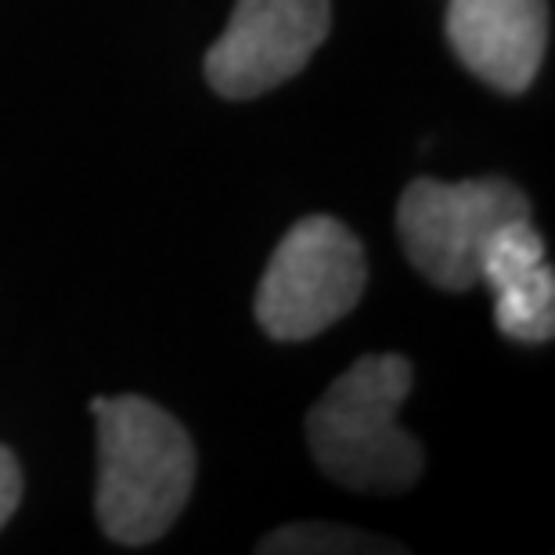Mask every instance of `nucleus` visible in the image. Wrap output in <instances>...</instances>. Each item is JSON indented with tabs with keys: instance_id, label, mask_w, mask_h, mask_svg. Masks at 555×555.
<instances>
[{
	"instance_id": "f257e3e1",
	"label": "nucleus",
	"mask_w": 555,
	"mask_h": 555,
	"mask_svg": "<svg viewBox=\"0 0 555 555\" xmlns=\"http://www.w3.org/2000/svg\"><path fill=\"white\" fill-rule=\"evenodd\" d=\"M98 524L119 545H152L184 513L195 487V443L149 397H94Z\"/></svg>"
},
{
	"instance_id": "f03ea898",
	"label": "nucleus",
	"mask_w": 555,
	"mask_h": 555,
	"mask_svg": "<svg viewBox=\"0 0 555 555\" xmlns=\"http://www.w3.org/2000/svg\"><path fill=\"white\" fill-rule=\"evenodd\" d=\"M412 383V361L401 353H364L310 408L307 443L332 483L393 494L418 480L422 443L401 426Z\"/></svg>"
},
{
	"instance_id": "7ed1b4c3",
	"label": "nucleus",
	"mask_w": 555,
	"mask_h": 555,
	"mask_svg": "<svg viewBox=\"0 0 555 555\" xmlns=\"http://www.w3.org/2000/svg\"><path fill=\"white\" fill-rule=\"evenodd\" d=\"M369 285L358 235L336 217H304L278 242L257 288V321L271 339L299 343L347 318Z\"/></svg>"
},
{
	"instance_id": "20e7f679",
	"label": "nucleus",
	"mask_w": 555,
	"mask_h": 555,
	"mask_svg": "<svg viewBox=\"0 0 555 555\" xmlns=\"http://www.w3.org/2000/svg\"><path fill=\"white\" fill-rule=\"evenodd\" d=\"M513 217H530V198L505 177H473L454 184L418 177L397 203V235L426 282L465 293L480 282L487 235Z\"/></svg>"
},
{
	"instance_id": "39448f33",
	"label": "nucleus",
	"mask_w": 555,
	"mask_h": 555,
	"mask_svg": "<svg viewBox=\"0 0 555 555\" xmlns=\"http://www.w3.org/2000/svg\"><path fill=\"white\" fill-rule=\"evenodd\" d=\"M328 29V0H235L231 22L206 51V80L231 102L268 94L304 69Z\"/></svg>"
},
{
	"instance_id": "423d86ee",
	"label": "nucleus",
	"mask_w": 555,
	"mask_h": 555,
	"mask_svg": "<svg viewBox=\"0 0 555 555\" xmlns=\"http://www.w3.org/2000/svg\"><path fill=\"white\" fill-rule=\"evenodd\" d=\"M448 40L476 80L519 94L545 62L548 0H451Z\"/></svg>"
},
{
	"instance_id": "0eeeda50",
	"label": "nucleus",
	"mask_w": 555,
	"mask_h": 555,
	"mask_svg": "<svg viewBox=\"0 0 555 555\" xmlns=\"http://www.w3.org/2000/svg\"><path fill=\"white\" fill-rule=\"evenodd\" d=\"M494 321L516 343H548L555 332V271L541 268L494 288Z\"/></svg>"
},
{
	"instance_id": "6e6552de",
	"label": "nucleus",
	"mask_w": 555,
	"mask_h": 555,
	"mask_svg": "<svg viewBox=\"0 0 555 555\" xmlns=\"http://www.w3.org/2000/svg\"><path fill=\"white\" fill-rule=\"evenodd\" d=\"M545 263V238L530 217H513L498 224L483 242L480 253V282L491 288L513 282V278L534 271Z\"/></svg>"
},
{
	"instance_id": "1a4fd4ad",
	"label": "nucleus",
	"mask_w": 555,
	"mask_h": 555,
	"mask_svg": "<svg viewBox=\"0 0 555 555\" xmlns=\"http://www.w3.org/2000/svg\"><path fill=\"white\" fill-rule=\"evenodd\" d=\"M401 552V545H379V538L361 534L350 527H328V524H296L271 534L260 545V552Z\"/></svg>"
},
{
	"instance_id": "9d476101",
	"label": "nucleus",
	"mask_w": 555,
	"mask_h": 555,
	"mask_svg": "<svg viewBox=\"0 0 555 555\" xmlns=\"http://www.w3.org/2000/svg\"><path fill=\"white\" fill-rule=\"evenodd\" d=\"M22 502V469L4 443H0V527L15 516V508Z\"/></svg>"
}]
</instances>
